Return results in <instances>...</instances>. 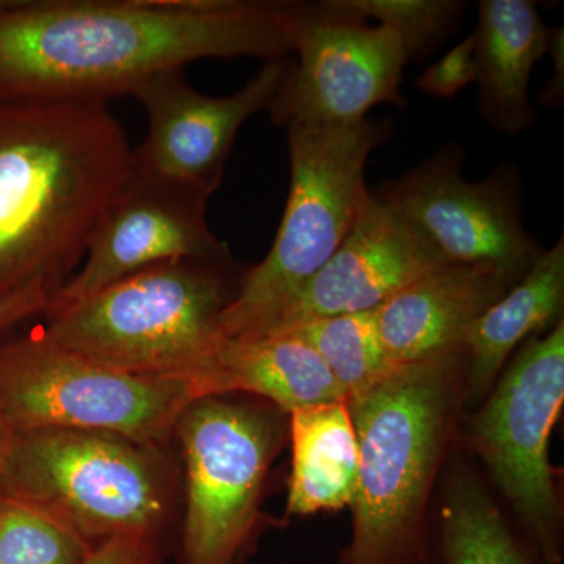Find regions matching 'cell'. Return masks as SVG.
<instances>
[{
  "instance_id": "obj_1",
  "label": "cell",
  "mask_w": 564,
  "mask_h": 564,
  "mask_svg": "<svg viewBox=\"0 0 564 564\" xmlns=\"http://www.w3.org/2000/svg\"><path fill=\"white\" fill-rule=\"evenodd\" d=\"M300 9L278 0H0V104H109L203 58L281 61Z\"/></svg>"
},
{
  "instance_id": "obj_2",
  "label": "cell",
  "mask_w": 564,
  "mask_h": 564,
  "mask_svg": "<svg viewBox=\"0 0 564 564\" xmlns=\"http://www.w3.org/2000/svg\"><path fill=\"white\" fill-rule=\"evenodd\" d=\"M131 163L107 102L0 104V295L61 291Z\"/></svg>"
},
{
  "instance_id": "obj_3",
  "label": "cell",
  "mask_w": 564,
  "mask_h": 564,
  "mask_svg": "<svg viewBox=\"0 0 564 564\" xmlns=\"http://www.w3.org/2000/svg\"><path fill=\"white\" fill-rule=\"evenodd\" d=\"M464 352L397 367L345 400L358 443L351 541L340 564H429L426 508L466 402Z\"/></svg>"
},
{
  "instance_id": "obj_4",
  "label": "cell",
  "mask_w": 564,
  "mask_h": 564,
  "mask_svg": "<svg viewBox=\"0 0 564 564\" xmlns=\"http://www.w3.org/2000/svg\"><path fill=\"white\" fill-rule=\"evenodd\" d=\"M229 261L150 267L46 314L47 343L111 369L185 377L220 339L218 317L237 289Z\"/></svg>"
},
{
  "instance_id": "obj_5",
  "label": "cell",
  "mask_w": 564,
  "mask_h": 564,
  "mask_svg": "<svg viewBox=\"0 0 564 564\" xmlns=\"http://www.w3.org/2000/svg\"><path fill=\"white\" fill-rule=\"evenodd\" d=\"M391 128L383 121L292 124L288 128L291 188L269 254L245 273L218 317L220 337H240L281 306L328 262L372 193L366 165Z\"/></svg>"
},
{
  "instance_id": "obj_6",
  "label": "cell",
  "mask_w": 564,
  "mask_h": 564,
  "mask_svg": "<svg viewBox=\"0 0 564 564\" xmlns=\"http://www.w3.org/2000/svg\"><path fill=\"white\" fill-rule=\"evenodd\" d=\"M195 400L185 377L111 369L40 332L0 345V414L13 433L79 430L158 443Z\"/></svg>"
},
{
  "instance_id": "obj_7",
  "label": "cell",
  "mask_w": 564,
  "mask_h": 564,
  "mask_svg": "<svg viewBox=\"0 0 564 564\" xmlns=\"http://www.w3.org/2000/svg\"><path fill=\"white\" fill-rule=\"evenodd\" d=\"M139 447L113 434L79 430L14 433L0 496L50 511L91 545L148 538L161 522L163 491Z\"/></svg>"
},
{
  "instance_id": "obj_8",
  "label": "cell",
  "mask_w": 564,
  "mask_h": 564,
  "mask_svg": "<svg viewBox=\"0 0 564 564\" xmlns=\"http://www.w3.org/2000/svg\"><path fill=\"white\" fill-rule=\"evenodd\" d=\"M564 402V322L527 340L469 423L470 448L543 564L563 563V516L549 440Z\"/></svg>"
},
{
  "instance_id": "obj_9",
  "label": "cell",
  "mask_w": 564,
  "mask_h": 564,
  "mask_svg": "<svg viewBox=\"0 0 564 564\" xmlns=\"http://www.w3.org/2000/svg\"><path fill=\"white\" fill-rule=\"evenodd\" d=\"M176 429L187 467L185 562H240L258 524L280 425L256 408L206 397L185 408Z\"/></svg>"
},
{
  "instance_id": "obj_10",
  "label": "cell",
  "mask_w": 564,
  "mask_h": 564,
  "mask_svg": "<svg viewBox=\"0 0 564 564\" xmlns=\"http://www.w3.org/2000/svg\"><path fill=\"white\" fill-rule=\"evenodd\" d=\"M292 52L299 55L274 96L270 111L278 124H352L367 120L378 104L403 107L400 95L410 61L402 40L384 25L329 2L302 3Z\"/></svg>"
},
{
  "instance_id": "obj_11",
  "label": "cell",
  "mask_w": 564,
  "mask_h": 564,
  "mask_svg": "<svg viewBox=\"0 0 564 564\" xmlns=\"http://www.w3.org/2000/svg\"><path fill=\"white\" fill-rule=\"evenodd\" d=\"M462 162L458 150L447 148L373 195L448 263L488 267L518 282L543 252L524 228L518 174L505 166L469 182Z\"/></svg>"
},
{
  "instance_id": "obj_12",
  "label": "cell",
  "mask_w": 564,
  "mask_h": 564,
  "mask_svg": "<svg viewBox=\"0 0 564 564\" xmlns=\"http://www.w3.org/2000/svg\"><path fill=\"white\" fill-rule=\"evenodd\" d=\"M289 68L285 58L265 62L242 90L228 96L195 90L184 68L143 82L131 95L148 115L147 137L132 148V176L170 182L210 198L220 187L240 128L270 109Z\"/></svg>"
},
{
  "instance_id": "obj_13",
  "label": "cell",
  "mask_w": 564,
  "mask_h": 564,
  "mask_svg": "<svg viewBox=\"0 0 564 564\" xmlns=\"http://www.w3.org/2000/svg\"><path fill=\"white\" fill-rule=\"evenodd\" d=\"M207 203L191 188L131 174L93 234L79 270L55 293L46 314L161 263L229 261L228 245L207 223Z\"/></svg>"
},
{
  "instance_id": "obj_14",
  "label": "cell",
  "mask_w": 564,
  "mask_h": 564,
  "mask_svg": "<svg viewBox=\"0 0 564 564\" xmlns=\"http://www.w3.org/2000/svg\"><path fill=\"white\" fill-rule=\"evenodd\" d=\"M445 263L414 225L372 193L328 262L240 337L267 336L306 322L378 310L411 282Z\"/></svg>"
},
{
  "instance_id": "obj_15",
  "label": "cell",
  "mask_w": 564,
  "mask_h": 564,
  "mask_svg": "<svg viewBox=\"0 0 564 564\" xmlns=\"http://www.w3.org/2000/svg\"><path fill=\"white\" fill-rule=\"evenodd\" d=\"M514 284L488 267H437L375 310L381 344L399 366L464 352L474 323Z\"/></svg>"
},
{
  "instance_id": "obj_16",
  "label": "cell",
  "mask_w": 564,
  "mask_h": 564,
  "mask_svg": "<svg viewBox=\"0 0 564 564\" xmlns=\"http://www.w3.org/2000/svg\"><path fill=\"white\" fill-rule=\"evenodd\" d=\"M198 399L254 393L291 414L311 404L345 402L325 362L291 336L220 337L185 375Z\"/></svg>"
},
{
  "instance_id": "obj_17",
  "label": "cell",
  "mask_w": 564,
  "mask_h": 564,
  "mask_svg": "<svg viewBox=\"0 0 564 564\" xmlns=\"http://www.w3.org/2000/svg\"><path fill=\"white\" fill-rule=\"evenodd\" d=\"M556 29L541 20L530 0H481L474 32L480 111L499 132L532 128L529 99L533 66L551 52Z\"/></svg>"
},
{
  "instance_id": "obj_18",
  "label": "cell",
  "mask_w": 564,
  "mask_h": 564,
  "mask_svg": "<svg viewBox=\"0 0 564 564\" xmlns=\"http://www.w3.org/2000/svg\"><path fill=\"white\" fill-rule=\"evenodd\" d=\"M564 306L563 237L543 251L529 272L489 307L467 334L464 356L466 402L491 392L508 358L522 343L562 321Z\"/></svg>"
},
{
  "instance_id": "obj_19",
  "label": "cell",
  "mask_w": 564,
  "mask_h": 564,
  "mask_svg": "<svg viewBox=\"0 0 564 564\" xmlns=\"http://www.w3.org/2000/svg\"><path fill=\"white\" fill-rule=\"evenodd\" d=\"M291 437L288 513L310 516L350 507L358 481V443L347 403L292 411Z\"/></svg>"
},
{
  "instance_id": "obj_20",
  "label": "cell",
  "mask_w": 564,
  "mask_h": 564,
  "mask_svg": "<svg viewBox=\"0 0 564 564\" xmlns=\"http://www.w3.org/2000/svg\"><path fill=\"white\" fill-rule=\"evenodd\" d=\"M434 551L441 564H543L469 473L455 474L448 485Z\"/></svg>"
},
{
  "instance_id": "obj_21",
  "label": "cell",
  "mask_w": 564,
  "mask_h": 564,
  "mask_svg": "<svg viewBox=\"0 0 564 564\" xmlns=\"http://www.w3.org/2000/svg\"><path fill=\"white\" fill-rule=\"evenodd\" d=\"M278 334L310 345L325 362L345 400L366 391L400 367L381 344L375 311L306 322L267 336Z\"/></svg>"
},
{
  "instance_id": "obj_22",
  "label": "cell",
  "mask_w": 564,
  "mask_h": 564,
  "mask_svg": "<svg viewBox=\"0 0 564 564\" xmlns=\"http://www.w3.org/2000/svg\"><path fill=\"white\" fill-rule=\"evenodd\" d=\"M91 551L57 516L0 496V564H84Z\"/></svg>"
},
{
  "instance_id": "obj_23",
  "label": "cell",
  "mask_w": 564,
  "mask_h": 564,
  "mask_svg": "<svg viewBox=\"0 0 564 564\" xmlns=\"http://www.w3.org/2000/svg\"><path fill=\"white\" fill-rule=\"evenodd\" d=\"M361 20H377L402 40L408 58L433 50L458 21L463 3L448 0H332Z\"/></svg>"
},
{
  "instance_id": "obj_24",
  "label": "cell",
  "mask_w": 564,
  "mask_h": 564,
  "mask_svg": "<svg viewBox=\"0 0 564 564\" xmlns=\"http://www.w3.org/2000/svg\"><path fill=\"white\" fill-rule=\"evenodd\" d=\"M477 80L475 39L473 35L456 44L441 61L429 66L417 79V87L433 98L451 99L464 87Z\"/></svg>"
},
{
  "instance_id": "obj_25",
  "label": "cell",
  "mask_w": 564,
  "mask_h": 564,
  "mask_svg": "<svg viewBox=\"0 0 564 564\" xmlns=\"http://www.w3.org/2000/svg\"><path fill=\"white\" fill-rule=\"evenodd\" d=\"M57 288L43 282L0 295V337L39 314H46Z\"/></svg>"
},
{
  "instance_id": "obj_26",
  "label": "cell",
  "mask_w": 564,
  "mask_h": 564,
  "mask_svg": "<svg viewBox=\"0 0 564 564\" xmlns=\"http://www.w3.org/2000/svg\"><path fill=\"white\" fill-rule=\"evenodd\" d=\"M84 564H155L148 538H115L95 545Z\"/></svg>"
},
{
  "instance_id": "obj_27",
  "label": "cell",
  "mask_w": 564,
  "mask_h": 564,
  "mask_svg": "<svg viewBox=\"0 0 564 564\" xmlns=\"http://www.w3.org/2000/svg\"><path fill=\"white\" fill-rule=\"evenodd\" d=\"M552 57H554L555 62V73L554 79H552L551 84L545 87V90L541 93V99H543L544 104H554V106H558L562 104L563 99V85L558 84L560 80L563 82V31L562 29H556L554 41H552L551 52Z\"/></svg>"
},
{
  "instance_id": "obj_28",
  "label": "cell",
  "mask_w": 564,
  "mask_h": 564,
  "mask_svg": "<svg viewBox=\"0 0 564 564\" xmlns=\"http://www.w3.org/2000/svg\"><path fill=\"white\" fill-rule=\"evenodd\" d=\"M14 433L9 423L0 414V473L6 466L7 456L10 454L11 443H13Z\"/></svg>"
},
{
  "instance_id": "obj_29",
  "label": "cell",
  "mask_w": 564,
  "mask_h": 564,
  "mask_svg": "<svg viewBox=\"0 0 564 564\" xmlns=\"http://www.w3.org/2000/svg\"><path fill=\"white\" fill-rule=\"evenodd\" d=\"M237 564H242V563H237Z\"/></svg>"
}]
</instances>
